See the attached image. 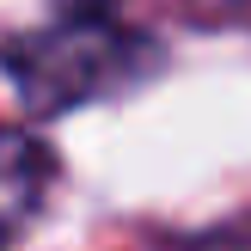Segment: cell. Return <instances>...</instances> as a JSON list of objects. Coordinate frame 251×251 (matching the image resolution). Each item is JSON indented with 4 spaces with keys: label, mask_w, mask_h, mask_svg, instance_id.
<instances>
[{
    "label": "cell",
    "mask_w": 251,
    "mask_h": 251,
    "mask_svg": "<svg viewBox=\"0 0 251 251\" xmlns=\"http://www.w3.org/2000/svg\"><path fill=\"white\" fill-rule=\"evenodd\" d=\"M141 37L117 31L110 19L92 12H68L61 25L43 31H19L0 43V68H6L12 92L31 117H68L86 98H104L129 80V55H141Z\"/></svg>",
    "instance_id": "1"
},
{
    "label": "cell",
    "mask_w": 251,
    "mask_h": 251,
    "mask_svg": "<svg viewBox=\"0 0 251 251\" xmlns=\"http://www.w3.org/2000/svg\"><path fill=\"white\" fill-rule=\"evenodd\" d=\"M55 184V153L31 129H0V239L37 221Z\"/></svg>",
    "instance_id": "2"
},
{
    "label": "cell",
    "mask_w": 251,
    "mask_h": 251,
    "mask_svg": "<svg viewBox=\"0 0 251 251\" xmlns=\"http://www.w3.org/2000/svg\"><path fill=\"white\" fill-rule=\"evenodd\" d=\"M0 251H6V239H0Z\"/></svg>",
    "instance_id": "3"
},
{
    "label": "cell",
    "mask_w": 251,
    "mask_h": 251,
    "mask_svg": "<svg viewBox=\"0 0 251 251\" xmlns=\"http://www.w3.org/2000/svg\"><path fill=\"white\" fill-rule=\"evenodd\" d=\"M245 6H251V0H245Z\"/></svg>",
    "instance_id": "4"
}]
</instances>
